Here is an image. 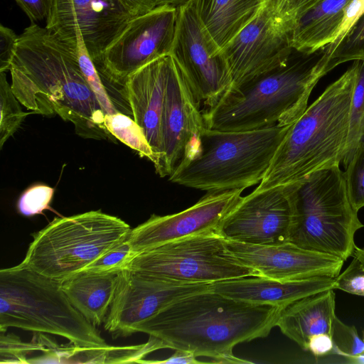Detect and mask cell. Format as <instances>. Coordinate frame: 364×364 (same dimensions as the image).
I'll return each instance as SVG.
<instances>
[{
  "label": "cell",
  "mask_w": 364,
  "mask_h": 364,
  "mask_svg": "<svg viewBox=\"0 0 364 364\" xmlns=\"http://www.w3.org/2000/svg\"><path fill=\"white\" fill-rule=\"evenodd\" d=\"M9 72L14 95L33 114H58L85 139L115 141L80 69L77 45L31 23L19 36Z\"/></svg>",
  "instance_id": "cell-1"
},
{
  "label": "cell",
  "mask_w": 364,
  "mask_h": 364,
  "mask_svg": "<svg viewBox=\"0 0 364 364\" xmlns=\"http://www.w3.org/2000/svg\"><path fill=\"white\" fill-rule=\"evenodd\" d=\"M281 309L209 290L171 303L144 321L136 333L159 338L167 348L210 358L211 363H252L235 356L234 347L267 337L277 326Z\"/></svg>",
  "instance_id": "cell-2"
},
{
  "label": "cell",
  "mask_w": 364,
  "mask_h": 364,
  "mask_svg": "<svg viewBox=\"0 0 364 364\" xmlns=\"http://www.w3.org/2000/svg\"><path fill=\"white\" fill-rule=\"evenodd\" d=\"M325 47L293 50L280 66L231 89L215 106L205 109L210 129L243 132L293 124L307 108L319 80L333 70Z\"/></svg>",
  "instance_id": "cell-3"
},
{
  "label": "cell",
  "mask_w": 364,
  "mask_h": 364,
  "mask_svg": "<svg viewBox=\"0 0 364 364\" xmlns=\"http://www.w3.org/2000/svg\"><path fill=\"white\" fill-rule=\"evenodd\" d=\"M359 61L354 60L291 124L255 190L294 184L317 171L340 166Z\"/></svg>",
  "instance_id": "cell-4"
},
{
  "label": "cell",
  "mask_w": 364,
  "mask_h": 364,
  "mask_svg": "<svg viewBox=\"0 0 364 364\" xmlns=\"http://www.w3.org/2000/svg\"><path fill=\"white\" fill-rule=\"evenodd\" d=\"M291 126L243 132L206 127L197 154L178 165L168 179L208 193L244 190L259 183Z\"/></svg>",
  "instance_id": "cell-5"
},
{
  "label": "cell",
  "mask_w": 364,
  "mask_h": 364,
  "mask_svg": "<svg viewBox=\"0 0 364 364\" xmlns=\"http://www.w3.org/2000/svg\"><path fill=\"white\" fill-rule=\"evenodd\" d=\"M10 327L63 337L83 348L107 345L56 280L23 266L0 271V331Z\"/></svg>",
  "instance_id": "cell-6"
},
{
  "label": "cell",
  "mask_w": 364,
  "mask_h": 364,
  "mask_svg": "<svg viewBox=\"0 0 364 364\" xmlns=\"http://www.w3.org/2000/svg\"><path fill=\"white\" fill-rule=\"evenodd\" d=\"M293 221L289 242L344 261L364 225L351 205L340 166L317 171L292 184Z\"/></svg>",
  "instance_id": "cell-7"
},
{
  "label": "cell",
  "mask_w": 364,
  "mask_h": 364,
  "mask_svg": "<svg viewBox=\"0 0 364 364\" xmlns=\"http://www.w3.org/2000/svg\"><path fill=\"white\" fill-rule=\"evenodd\" d=\"M131 230L121 218L100 210L55 218L33 235L21 264L62 281L122 242Z\"/></svg>",
  "instance_id": "cell-8"
},
{
  "label": "cell",
  "mask_w": 364,
  "mask_h": 364,
  "mask_svg": "<svg viewBox=\"0 0 364 364\" xmlns=\"http://www.w3.org/2000/svg\"><path fill=\"white\" fill-rule=\"evenodd\" d=\"M124 269L184 283L213 284L259 276L228 250L217 232L188 235L135 254Z\"/></svg>",
  "instance_id": "cell-9"
},
{
  "label": "cell",
  "mask_w": 364,
  "mask_h": 364,
  "mask_svg": "<svg viewBox=\"0 0 364 364\" xmlns=\"http://www.w3.org/2000/svg\"><path fill=\"white\" fill-rule=\"evenodd\" d=\"M177 11L170 55L206 109L231 90L232 75L221 48L201 23L191 1Z\"/></svg>",
  "instance_id": "cell-10"
},
{
  "label": "cell",
  "mask_w": 364,
  "mask_h": 364,
  "mask_svg": "<svg viewBox=\"0 0 364 364\" xmlns=\"http://www.w3.org/2000/svg\"><path fill=\"white\" fill-rule=\"evenodd\" d=\"M177 13V7L161 5L133 17L96 65L100 75L111 83L123 87L127 79L134 72L170 54Z\"/></svg>",
  "instance_id": "cell-11"
},
{
  "label": "cell",
  "mask_w": 364,
  "mask_h": 364,
  "mask_svg": "<svg viewBox=\"0 0 364 364\" xmlns=\"http://www.w3.org/2000/svg\"><path fill=\"white\" fill-rule=\"evenodd\" d=\"M212 284L184 283L123 269L118 272L104 328L113 338L136 333L146 320L185 296L211 290Z\"/></svg>",
  "instance_id": "cell-12"
},
{
  "label": "cell",
  "mask_w": 364,
  "mask_h": 364,
  "mask_svg": "<svg viewBox=\"0 0 364 364\" xmlns=\"http://www.w3.org/2000/svg\"><path fill=\"white\" fill-rule=\"evenodd\" d=\"M294 48L289 33L274 15L273 0H265L257 14L223 48L234 89L284 64Z\"/></svg>",
  "instance_id": "cell-13"
},
{
  "label": "cell",
  "mask_w": 364,
  "mask_h": 364,
  "mask_svg": "<svg viewBox=\"0 0 364 364\" xmlns=\"http://www.w3.org/2000/svg\"><path fill=\"white\" fill-rule=\"evenodd\" d=\"M133 17L119 0H53L46 28L73 45L79 31L96 65Z\"/></svg>",
  "instance_id": "cell-14"
},
{
  "label": "cell",
  "mask_w": 364,
  "mask_h": 364,
  "mask_svg": "<svg viewBox=\"0 0 364 364\" xmlns=\"http://www.w3.org/2000/svg\"><path fill=\"white\" fill-rule=\"evenodd\" d=\"M293 214L292 184L254 190L227 214L218 233L225 240L250 244L287 242Z\"/></svg>",
  "instance_id": "cell-15"
},
{
  "label": "cell",
  "mask_w": 364,
  "mask_h": 364,
  "mask_svg": "<svg viewBox=\"0 0 364 364\" xmlns=\"http://www.w3.org/2000/svg\"><path fill=\"white\" fill-rule=\"evenodd\" d=\"M200 105L172 58L161 119L163 157L156 172L160 177H169L198 151L206 128Z\"/></svg>",
  "instance_id": "cell-16"
},
{
  "label": "cell",
  "mask_w": 364,
  "mask_h": 364,
  "mask_svg": "<svg viewBox=\"0 0 364 364\" xmlns=\"http://www.w3.org/2000/svg\"><path fill=\"white\" fill-rule=\"evenodd\" d=\"M243 189L209 192L179 213L153 214L131 230L129 241L135 254L188 235L217 232L227 215L242 198Z\"/></svg>",
  "instance_id": "cell-17"
},
{
  "label": "cell",
  "mask_w": 364,
  "mask_h": 364,
  "mask_svg": "<svg viewBox=\"0 0 364 364\" xmlns=\"http://www.w3.org/2000/svg\"><path fill=\"white\" fill-rule=\"evenodd\" d=\"M228 252L259 276L279 281L316 277L335 278L344 260L336 256L302 248L290 242L255 245L225 240Z\"/></svg>",
  "instance_id": "cell-18"
},
{
  "label": "cell",
  "mask_w": 364,
  "mask_h": 364,
  "mask_svg": "<svg viewBox=\"0 0 364 364\" xmlns=\"http://www.w3.org/2000/svg\"><path fill=\"white\" fill-rule=\"evenodd\" d=\"M171 61L168 54L148 63L129 75L120 90L155 155L156 172L163 157L161 119Z\"/></svg>",
  "instance_id": "cell-19"
},
{
  "label": "cell",
  "mask_w": 364,
  "mask_h": 364,
  "mask_svg": "<svg viewBox=\"0 0 364 364\" xmlns=\"http://www.w3.org/2000/svg\"><path fill=\"white\" fill-rule=\"evenodd\" d=\"M212 291L251 304H271L282 309L305 296L335 289V278L316 277L279 281L262 276L245 277L213 283Z\"/></svg>",
  "instance_id": "cell-20"
},
{
  "label": "cell",
  "mask_w": 364,
  "mask_h": 364,
  "mask_svg": "<svg viewBox=\"0 0 364 364\" xmlns=\"http://www.w3.org/2000/svg\"><path fill=\"white\" fill-rule=\"evenodd\" d=\"M328 289L298 299L283 307L277 326L287 337L308 350L311 336L326 333L331 336L336 315V294Z\"/></svg>",
  "instance_id": "cell-21"
},
{
  "label": "cell",
  "mask_w": 364,
  "mask_h": 364,
  "mask_svg": "<svg viewBox=\"0 0 364 364\" xmlns=\"http://www.w3.org/2000/svg\"><path fill=\"white\" fill-rule=\"evenodd\" d=\"M117 274L79 272L60 281V286L72 304L90 323L100 326L107 316Z\"/></svg>",
  "instance_id": "cell-22"
},
{
  "label": "cell",
  "mask_w": 364,
  "mask_h": 364,
  "mask_svg": "<svg viewBox=\"0 0 364 364\" xmlns=\"http://www.w3.org/2000/svg\"><path fill=\"white\" fill-rule=\"evenodd\" d=\"M352 0H322L293 24L289 33L291 46L314 51L333 43L343 20L346 7Z\"/></svg>",
  "instance_id": "cell-23"
},
{
  "label": "cell",
  "mask_w": 364,
  "mask_h": 364,
  "mask_svg": "<svg viewBox=\"0 0 364 364\" xmlns=\"http://www.w3.org/2000/svg\"><path fill=\"white\" fill-rule=\"evenodd\" d=\"M221 49L259 12L265 0H191Z\"/></svg>",
  "instance_id": "cell-24"
},
{
  "label": "cell",
  "mask_w": 364,
  "mask_h": 364,
  "mask_svg": "<svg viewBox=\"0 0 364 364\" xmlns=\"http://www.w3.org/2000/svg\"><path fill=\"white\" fill-rule=\"evenodd\" d=\"M163 348H167L161 340L149 336L146 343L127 346L83 348L70 343L65 348L63 355L65 363H139L148 354Z\"/></svg>",
  "instance_id": "cell-25"
},
{
  "label": "cell",
  "mask_w": 364,
  "mask_h": 364,
  "mask_svg": "<svg viewBox=\"0 0 364 364\" xmlns=\"http://www.w3.org/2000/svg\"><path fill=\"white\" fill-rule=\"evenodd\" d=\"M364 142V60L359 61L356 80L352 95L349 128L345 156L342 164H348L359 146Z\"/></svg>",
  "instance_id": "cell-26"
},
{
  "label": "cell",
  "mask_w": 364,
  "mask_h": 364,
  "mask_svg": "<svg viewBox=\"0 0 364 364\" xmlns=\"http://www.w3.org/2000/svg\"><path fill=\"white\" fill-rule=\"evenodd\" d=\"M104 124L116 139L148 158L154 164L156 157L141 127L129 117L118 112L105 114Z\"/></svg>",
  "instance_id": "cell-27"
},
{
  "label": "cell",
  "mask_w": 364,
  "mask_h": 364,
  "mask_svg": "<svg viewBox=\"0 0 364 364\" xmlns=\"http://www.w3.org/2000/svg\"><path fill=\"white\" fill-rule=\"evenodd\" d=\"M5 72L0 73V149L20 127L31 112H23Z\"/></svg>",
  "instance_id": "cell-28"
},
{
  "label": "cell",
  "mask_w": 364,
  "mask_h": 364,
  "mask_svg": "<svg viewBox=\"0 0 364 364\" xmlns=\"http://www.w3.org/2000/svg\"><path fill=\"white\" fill-rule=\"evenodd\" d=\"M58 347L56 343L51 342L43 333H38L31 342H24L13 333L6 334V331H1L0 363H29L28 355L38 350L47 353Z\"/></svg>",
  "instance_id": "cell-29"
},
{
  "label": "cell",
  "mask_w": 364,
  "mask_h": 364,
  "mask_svg": "<svg viewBox=\"0 0 364 364\" xmlns=\"http://www.w3.org/2000/svg\"><path fill=\"white\" fill-rule=\"evenodd\" d=\"M76 35L79 64L88 85L105 114L118 112L102 83L100 73L87 50L81 33L77 31Z\"/></svg>",
  "instance_id": "cell-30"
},
{
  "label": "cell",
  "mask_w": 364,
  "mask_h": 364,
  "mask_svg": "<svg viewBox=\"0 0 364 364\" xmlns=\"http://www.w3.org/2000/svg\"><path fill=\"white\" fill-rule=\"evenodd\" d=\"M364 60V14L354 23L331 55L333 68L351 60Z\"/></svg>",
  "instance_id": "cell-31"
},
{
  "label": "cell",
  "mask_w": 364,
  "mask_h": 364,
  "mask_svg": "<svg viewBox=\"0 0 364 364\" xmlns=\"http://www.w3.org/2000/svg\"><path fill=\"white\" fill-rule=\"evenodd\" d=\"M344 178L349 201L358 212L364 207V142L345 168Z\"/></svg>",
  "instance_id": "cell-32"
},
{
  "label": "cell",
  "mask_w": 364,
  "mask_h": 364,
  "mask_svg": "<svg viewBox=\"0 0 364 364\" xmlns=\"http://www.w3.org/2000/svg\"><path fill=\"white\" fill-rule=\"evenodd\" d=\"M129 236L122 242L102 254L80 272L117 274L124 269L127 262L134 255L129 241Z\"/></svg>",
  "instance_id": "cell-33"
},
{
  "label": "cell",
  "mask_w": 364,
  "mask_h": 364,
  "mask_svg": "<svg viewBox=\"0 0 364 364\" xmlns=\"http://www.w3.org/2000/svg\"><path fill=\"white\" fill-rule=\"evenodd\" d=\"M331 338L336 352L345 357L357 355L364 352V341L358 336L355 326H348L336 316Z\"/></svg>",
  "instance_id": "cell-34"
},
{
  "label": "cell",
  "mask_w": 364,
  "mask_h": 364,
  "mask_svg": "<svg viewBox=\"0 0 364 364\" xmlns=\"http://www.w3.org/2000/svg\"><path fill=\"white\" fill-rule=\"evenodd\" d=\"M53 194L54 188L48 186H33L20 196L17 203L18 210L28 217L42 214L44 210L50 209Z\"/></svg>",
  "instance_id": "cell-35"
},
{
  "label": "cell",
  "mask_w": 364,
  "mask_h": 364,
  "mask_svg": "<svg viewBox=\"0 0 364 364\" xmlns=\"http://www.w3.org/2000/svg\"><path fill=\"white\" fill-rule=\"evenodd\" d=\"M335 289L364 297V267L356 257L335 277Z\"/></svg>",
  "instance_id": "cell-36"
},
{
  "label": "cell",
  "mask_w": 364,
  "mask_h": 364,
  "mask_svg": "<svg viewBox=\"0 0 364 364\" xmlns=\"http://www.w3.org/2000/svg\"><path fill=\"white\" fill-rule=\"evenodd\" d=\"M363 14L364 0H352L346 7L343 20L337 32L335 41L325 46L326 50L330 57L354 23Z\"/></svg>",
  "instance_id": "cell-37"
},
{
  "label": "cell",
  "mask_w": 364,
  "mask_h": 364,
  "mask_svg": "<svg viewBox=\"0 0 364 364\" xmlns=\"http://www.w3.org/2000/svg\"><path fill=\"white\" fill-rule=\"evenodd\" d=\"M19 36L1 24L0 26V73L9 71L15 56Z\"/></svg>",
  "instance_id": "cell-38"
},
{
  "label": "cell",
  "mask_w": 364,
  "mask_h": 364,
  "mask_svg": "<svg viewBox=\"0 0 364 364\" xmlns=\"http://www.w3.org/2000/svg\"><path fill=\"white\" fill-rule=\"evenodd\" d=\"M31 23L48 18L52 9L53 0H15Z\"/></svg>",
  "instance_id": "cell-39"
},
{
  "label": "cell",
  "mask_w": 364,
  "mask_h": 364,
  "mask_svg": "<svg viewBox=\"0 0 364 364\" xmlns=\"http://www.w3.org/2000/svg\"><path fill=\"white\" fill-rule=\"evenodd\" d=\"M334 349L332 338L326 333L311 336L308 342V350L316 357L329 354Z\"/></svg>",
  "instance_id": "cell-40"
},
{
  "label": "cell",
  "mask_w": 364,
  "mask_h": 364,
  "mask_svg": "<svg viewBox=\"0 0 364 364\" xmlns=\"http://www.w3.org/2000/svg\"><path fill=\"white\" fill-rule=\"evenodd\" d=\"M175 353L169 358L162 360H141L139 363H161V364H201L205 362L199 361L195 354L191 351L175 350Z\"/></svg>",
  "instance_id": "cell-41"
},
{
  "label": "cell",
  "mask_w": 364,
  "mask_h": 364,
  "mask_svg": "<svg viewBox=\"0 0 364 364\" xmlns=\"http://www.w3.org/2000/svg\"><path fill=\"white\" fill-rule=\"evenodd\" d=\"M296 1V0H273L275 18L289 33V16Z\"/></svg>",
  "instance_id": "cell-42"
},
{
  "label": "cell",
  "mask_w": 364,
  "mask_h": 364,
  "mask_svg": "<svg viewBox=\"0 0 364 364\" xmlns=\"http://www.w3.org/2000/svg\"><path fill=\"white\" fill-rule=\"evenodd\" d=\"M134 16L147 13L159 5V0H119Z\"/></svg>",
  "instance_id": "cell-43"
},
{
  "label": "cell",
  "mask_w": 364,
  "mask_h": 364,
  "mask_svg": "<svg viewBox=\"0 0 364 364\" xmlns=\"http://www.w3.org/2000/svg\"><path fill=\"white\" fill-rule=\"evenodd\" d=\"M321 1L322 0H296L289 16V31H291L294 23L298 18Z\"/></svg>",
  "instance_id": "cell-44"
},
{
  "label": "cell",
  "mask_w": 364,
  "mask_h": 364,
  "mask_svg": "<svg viewBox=\"0 0 364 364\" xmlns=\"http://www.w3.org/2000/svg\"><path fill=\"white\" fill-rule=\"evenodd\" d=\"M191 0H159V6L171 5L175 7H179L187 4Z\"/></svg>",
  "instance_id": "cell-45"
},
{
  "label": "cell",
  "mask_w": 364,
  "mask_h": 364,
  "mask_svg": "<svg viewBox=\"0 0 364 364\" xmlns=\"http://www.w3.org/2000/svg\"><path fill=\"white\" fill-rule=\"evenodd\" d=\"M352 257H356L364 267V250L363 248L355 246Z\"/></svg>",
  "instance_id": "cell-46"
},
{
  "label": "cell",
  "mask_w": 364,
  "mask_h": 364,
  "mask_svg": "<svg viewBox=\"0 0 364 364\" xmlns=\"http://www.w3.org/2000/svg\"><path fill=\"white\" fill-rule=\"evenodd\" d=\"M346 358L350 363L364 364V352L357 355Z\"/></svg>",
  "instance_id": "cell-47"
},
{
  "label": "cell",
  "mask_w": 364,
  "mask_h": 364,
  "mask_svg": "<svg viewBox=\"0 0 364 364\" xmlns=\"http://www.w3.org/2000/svg\"><path fill=\"white\" fill-rule=\"evenodd\" d=\"M363 250H364V247H363Z\"/></svg>",
  "instance_id": "cell-48"
}]
</instances>
